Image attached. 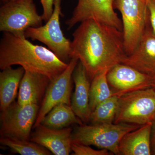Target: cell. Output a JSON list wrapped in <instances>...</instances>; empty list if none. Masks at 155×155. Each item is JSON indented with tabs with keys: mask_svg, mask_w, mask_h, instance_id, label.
<instances>
[{
	"mask_svg": "<svg viewBox=\"0 0 155 155\" xmlns=\"http://www.w3.org/2000/svg\"><path fill=\"white\" fill-rule=\"evenodd\" d=\"M40 1L43 9L42 17L43 20L47 22L52 15L54 0H40Z\"/></svg>",
	"mask_w": 155,
	"mask_h": 155,
	"instance_id": "cell-23",
	"label": "cell"
},
{
	"mask_svg": "<svg viewBox=\"0 0 155 155\" xmlns=\"http://www.w3.org/2000/svg\"><path fill=\"white\" fill-rule=\"evenodd\" d=\"M153 121H155V115L154 117Z\"/></svg>",
	"mask_w": 155,
	"mask_h": 155,
	"instance_id": "cell-28",
	"label": "cell"
},
{
	"mask_svg": "<svg viewBox=\"0 0 155 155\" xmlns=\"http://www.w3.org/2000/svg\"><path fill=\"white\" fill-rule=\"evenodd\" d=\"M114 8L122 17V32L127 56L134 51L149 19L147 0H115Z\"/></svg>",
	"mask_w": 155,
	"mask_h": 155,
	"instance_id": "cell-5",
	"label": "cell"
},
{
	"mask_svg": "<svg viewBox=\"0 0 155 155\" xmlns=\"http://www.w3.org/2000/svg\"><path fill=\"white\" fill-rule=\"evenodd\" d=\"M18 65L25 71L37 72L52 79L64 72L68 64L51 50L34 45L25 35L3 32L0 43V68Z\"/></svg>",
	"mask_w": 155,
	"mask_h": 155,
	"instance_id": "cell-2",
	"label": "cell"
},
{
	"mask_svg": "<svg viewBox=\"0 0 155 155\" xmlns=\"http://www.w3.org/2000/svg\"><path fill=\"white\" fill-rule=\"evenodd\" d=\"M108 71L98 74L92 80L90 89V107L91 112L98 105L116 94L109 86L107 78Z\"/></svg>",
	"mask_w": 155,
	"mask_h": 155,
	"instance_id": "cell-19",
	"label": "cell"
},
{
	"mask_svg": "<svg viewBox=\"0 0 155 155\" xmlns=\"http://www.w3.org/2000/svg\"><path fill=\"white\" fill-rule=\"evenodd\" d=\"M41 124L52 129H62L73 124L83 125L72 107L66 104L56 106L45 116Z\"/></svg>",
	"mask_w": 155,
	"mask_h": 155,
	"instance_id": "cell-18",
	"label": "cell"
},
{
	"mask_svg": "<svg viewBox=\"0 0 155 155\" xmlns=\"http://www.w3.org/2000/svg\"><path fill=\"white\" fill-rule=\"evenodd\" d=\"M122 64L155 77V35L150 19L137 47L131 54L127 56Z\"/></svg>",
	"mask_w": 155,
	"mask_h": 155,
	"instance_id": "cell-12",
	"label": "cell"
},
{
	"mask_svg": "<svg viewBox=\"0 0 155 155\" xmlns=\"http://www.w3.org/2000/svg\"><path fill=\"white\" fill-rule=\"evenodd\" d=\"M152 122L125 134L120 140L119 155H150Z\"/></svg>",
	"mask_w": 155,
	"mask_h": 155,
	"instance_id": "cell-16",
	"label": "cell"
},
{
	"mask_svg": "<svg viewBox=\"0 0 155 155\" xmlns=\"http://www.w3.org/2000/svg\"><path fill=\"white\" fill-rule=\"evenodd\" d=\"M115 0H78L72 17L66 22L68 29L79 22L94 19L122 31V21L114 11Z\"/></svg>",
	"mask_w": 155,
	"mask_h": 155,
	"instance_id": "cell-10",
	"label": "cell"
},
{
	"mask_svg": "<svg viewBox=\"0 0 155 155\" xmlns=\"http://www.w3.org/2000/svg\"><path fill=\"white\" fill-rule=\"evenodd\" d=\"M147 7L151 27L155 35V0H148Z\"/></svg>",
	"mask_w": 155,
	"mask_h": 155,
	"instance_id": "cell-24",
	"label": "cell"
},
{
	"mask_svg": "<svg viewBox=\"0 0 155 155\" xmlns=\"http://www.w3.org/2000/svg\"><path fill=\"white\" fill-rule=\"evenodd\" d=\"M71 150L74 155H109L110 153L108 150L102 149L96 150L89 146L77 144L72 143Z\"/></svg>",
	"mask_w": 155,
	"mask_h": 155,
	"instance_id": "cell-22",
	"label": "cell"
},
{
	"mask_svg": "<svg viewBox=\"0 0 155 155\" xmlns=\"http://www.w3.org/2000/svg\"><path fill=\"white\" fill-rule=\"evenodd\" d=\"M34 0H14L5 3L0 8V31L16 35H25L30 27L41 26Z\"/></svg>",
	"mask_w": 155,
	"mask_h": 155,
	"instance_id": "cell-6",
	"label": "cell"
},
{
	"mask_svg": "<svg viewBox=\"0 0 155 155\" xmlns=\"http://www.w3.org/2000/svg\"><path fill=\"white\" fill-rule=\"evenodd\" d=\"M30 140L44 147L54 155H68L72 145V129H52L40 124L35 127Z\"/></svg>",
	"mask_w": 155,
	"mask_h": 155,
	"instance_id": "cell-13",
	"label": "cell"
},
{
	"mask_svg": "<svg viewBox=\"0 0 155 155\" xmlns=\"http://www.w3.org/2000/svg\"><path fill=\"white\" fill-rule=\"evenodd\" d=\"M61 0H54L52 15L45 25L28 28L25 35L26 38L39 41L46 45L60 60L66 63L71 59V42L64 36L61 30Z\"/></svg>",
	"mask_w": 155,
	"mask_h": 155,
	"instance_id": "cell-7",
	"label": "cell"
},
{
	"mask_svg": "<svg viewBox=\"0 0 155 155\" xmlns=\"http://www.w3.org/2000/svg\"><path fill=\"white\" fill-rule=\"evenodd\" d=\"M147 1H148V0H147Z\"/></svg>",
	"mask_w": 155,
	"mask_h": 155,
	"instance_id": "cell-30",
	"label": "cell"
},
{
	"mask_svg": "<svg viewBox=\"0 0 155 155\" xmlns=\"http://www.w3.org/2000/svg\"><path fill=\"white\" fill-rule=\"evenodd\" d=\"M0 73V108L1 111L8 107L14 102L17 90L25 70L20 67L16 69L11 67L3 69Z\"/></svg>",
	"mask_w": 155,
	"mask_h": 155,
	"instance_id": "cell-17",
	"label": "cell"
},
{
	"mask_svg": "<svg viewBox=\"0 0 155 155\" xmlns=\"http://www.w3.org/2000/svg\"><path fill=\"white\" fill-rule=\"evenodd\" d=\"M140 126L127 123L80 125L72 133V143L95 146L119 155V144L123 137Z\"/></svg>",
	"mask_w": 155,
	"mask_h": 155,
	"instance_id": "cell-3",
	"label": "cell"
},
{
	"mask_svg": "<svg viewBox=\"0 0 155 155\" xmlns=\"http://www.w3.org/2000/svg\"><path fill=\"white\" fill-rule=\"evenodd\" d=\"M150 147L151 155H155V121L152 122Z\"/></svg>",
	"mask_w": 155,
	"mask_h": 155,
	"instance_id": "cell-25",
	"label": "cell"
},
{
	"mask_svg": "<svg viewBox=\"0 0 155 155\" xmlns=\"http://www.w3.org/2000/svg\"><path fill=\"white\" fill-rule=\"evenodd\" d=\"M71 58L78 59L89 79L122 64L127 57L122 31L94 19L81 22L72 34Z\"/></svg>",
	"mask_w": 155,
	"mask_h": 155,
	"instance_id": "cell-1",
	"label": "cell"
},
{
	"mask_svg": "<svg viewBox=\"0 0 155 155\" xmlns=\"http://www.w3.org/2000/svg\"><path fill=\"white\" fill-rule=\"evenodd\" d=\"M39 106L36 104L20 105L14 102L1 114V137L30 140Z\"/></svg>",
	"mask_w": 155,
	"mask_h": 155,
	"instance_id": "cell-8",
	"label": "cell"
},
{
	"mask_svg": "<svg viewBox=\"0 0 155 155\" xmlns=\"http://www.w3.org/2000/svg\"><path fill=\"white\" fill-rule=\"evenodd\" d=\"M9 1H14V0H9Z\"/></svg>",
	"mask_w": 155,
	"mask_h": 155,
	"instance_id": "cell-29",
	"label": "cell"
},
{
	"mask_svg": "<svg viewBox=\"0 0 155 155\" xmlns=\"http://www.w3.org/2000/svg\"><path fill=\"white\" fill-rule=\"evenodd\" d=\"M114 123L142 125L152 122L155 115V89L152 87L125 93L119 96Z\"/></svg>",
	"mask_w": 155,
	"mask_h": 155,
	"instance_id": "cell-4",
	"label": "cell"
},
{
	"mask_svg": "<svg viewBox=\"0 0 155 155\" xmlns=\"http://www.w3.org/2000/svg\"><path fill=\"white\" fill-rule=\"evenodd\" d=\"M2 1L4 2V3L7 2H8V1H9V0H2Z\"/></svg>",
	"mask_w": 155,
	"mask_h": 155,
	"instance_id": "cell-27",
	"label": "cell"
},
{
	"mask_svg": "<svg viewBox=\"0 0 155 155\" xmlns=\"http://www.w3.org/2000/svg\"><path fill=\"white\" fill-rule=\"evenodd\" d=\"M108 83L118 95L128 92L152 87L153 78L133 67L119 64L108 72Z\"/></svg>",
	"mask_w": 155,
	"mask_h": 155,
	"instance_id": "cell-11",
	"label": "cell"
},
{
	"mask_svg": "<svg viewBox=\"0 0 155 155\" xmlns=\"http://www.w3.org/2000/svg\"><path fill=\"white\" fill-rule=\"evenodd\" d=\"M72 78L75 89L71 106L75 115L83 123H86L90 121L92 113L90 107L91 85L86 71L80 62L74 69Z\"/></svg>",
	"mask_w": 155,
	"mask_h": 155,
	"instance_id": "cell-14",
	"label": "cell"
},
{
	"mask_svg": "<svg viewBox=\"0 0 155 155\" xmlns=\"http://www.w3.org/2000/svg\"><path fill=\"white\" fill-rule=\"evenodd\" d=\"M50 80L43 74L25 71L19 85L17 103L20 105H38L45 96Z\"/></svg>",
	"mask_w": 155,
	"mask_h": 155,
	"instance_id": "cell-15",
	"label": "cell"
},
{
	"mask_svg": "<svg viewBox=\"0 0 155 155\" xmlns=\"http://www.w3.org/2000/svg\"><path fill=\"white\" fill-rule=\"evenodd\" d=\"M78 61L77 58H71L64 72L50 80L33 128L41 124L45 116L56 106L61 104L71 105L72 74Z\"/></svg>",
	"mask_w": 155,
	"mask_h": 155,
	"instance_id": "cell-9",
	"label": "cell"
},
{
	"mask_svg": "<svg viewBox=\"0 0 155 155\" xmlns=\"http://www.w3.org/2000/svg\"><path fill=\"white\" fill-rule=\"evenodd\" d=\"M1 144L9 147L14 153L22 155H50L47 149L31 140L1 137Z\"/></svg>",
	"mask_w": 155,
	"mask_h": 155,
	"instance_id": "cell-21",
	"label": "cell"
},
{
	"mask_svg": "<svg viewBox=\"0 0 155 155\" xmlns=\"http://www.w3.org/2000/svg\"><path fill=\"white\" fill-rule=\"evenodd\" d=\"M119 95H114L97 106L92 111L90 121L92 124L114 123L118 110Z\"/></svg>",
	"mask_w": 155,
	"mask_h": 155,
	"instance_id": "cell-20",
	"label": "cell"
},
{
	"mask_svg": "<svg viewBox=\"0 0 155 155\" xmlns=\"http://www.w3.org/2000/svg\"><path fill=\"white\" fill-rule=\"evenodd\" d=\"M151 87L155 89V77L153 78Z\"/></svg>",
	"mask_w": 155,
	"mask_h": 155,
	"instance_id": "cell-26",
	"label": "cell"
}]
</instances>
